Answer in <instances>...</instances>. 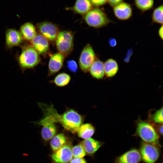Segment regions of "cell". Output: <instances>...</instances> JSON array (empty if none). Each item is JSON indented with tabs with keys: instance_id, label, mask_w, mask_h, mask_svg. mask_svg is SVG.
<instances>
[{
	"instance_id": "6da1fadb",
	"label": "cell",
	"mask_w": 163,
	"mask_h": 163,
	"mask_svg": "<svg viewBox=\"0 0 163 163\" xmlns=\"http://www.w3.org/2000/svg\"><path fill=\"white\" fill-rule=\"evenodd\" d=\"M50 111L56 123H59L66 129L72 133L77 132L82 123L83 118L75 111L70 109L59 114L53 106L51 107Z\"/></svg>"
},
{
	"instance_id": "7a4b0ae2",
	"label": "cell",
	"mask_w": 163,
	"mask_h": 163,
	"mask_svg": "<svg viewBox=\"0 0 163 163\" xmlns=\"http://www.w3.org/2000/svg\"><path fill=\"white\" fill-rule=\"evenodd\" d=\"M41 110L44 113L43 117L39 121L34 123L42 126L41 131L42 137L44 140H48L51 139L56 134V122L54 117L49 111L44 108Z\"/></svg>"
},
{
	"instance_id": "3957f363",
	"label": "cell",
	"mask_w": 163,
	"mask_h": 163,
	"mask_svg": "<svg viewBox=\"0 0 163 163\" xmlns=\"http://www.w3.org/2000/svg\"><path fill=\"white\" fill-rule=\"evenodd\" d=\"M84 18L89 26L96 28L107 25L111 21L104 11L98 8H92L85 14Z\"/></svg>"
},
{
	"instance_id": "277c9868",
	"label": "cell",
	"mask_w": 163,
	"mask_h": 163,
	"mask_svg": "<svg viewBox=\"0 0 163 163\" xmlns=\"http://www.w3.org/2000/svg\"><path fill=\"white\" fill-rule=\"evenodd\" d=\"M39 54L31 46L29 45L23 49L19 58V62L23 69L34 67L40 62Z\"/></svg>"
},
{
	"instance_id": "5b68a950",
	"label": "cell",
	"mask_w": 163,
	"mask_h": 163,
	"mask_svg": "<svg viewBox=\"0 0 163 163\" xmlns=\"http://www.w3.org/2000/svg\"><path fill=\"white\" fill-rule=\"evenodd\" d=\"M73 34L69 31L59 32L56 39V44L59 53L64 56L69 55L73 49Z\"/></svg>"
},
{
	"instance_id": "8992f818",
	"label": "cell",
	"mask_w": 163,
	"mask_h": 163,
	"mask_svg": "<svg viewBox=\"0 0 163 163\" xmlns=\"http://www.w3.org/2000/svg\"><path fill=\"white\" fill-rule=\"evenodd\" d=\"M137 132L145 142L155 145L158 143L159 136L153 126L148 123L143 121L139 122Z\"/></svg>"
},
{
	"instance_id": "52a82bcc",
	"label": "cell",
	"mask_w": 163,
	"mask_h": 163,
	"mask_svg": "<svg viewBox=\"0 0 163 163\" xmlns=\"http://www.w3.org/2000/svg\"><path fill=\"white\" fill-rule=\"evenodd\" d=\"M96 59L95 54L92 47L89 44H87L82 50L79 59V65L81 70L85 72L89 71Z\"/></svg>"
},
{
	"instance_id": "ba28073f",
	"label": "cell",
	"mask_w": 163,
	"mask_h": 163,
	"mask_svg": "<svg viewBox=\"0 0 163 163\" xmlns=\"http://www.w3.org/2000/svg\"><path fill=\"white\" fill-rule=\"evenodd\" d=\"M156 145L143 142L140 148L141 155L143 160L146 163H154L158 159L159 151Z\"/></svg>"
},
{
	"instance_id": "9c48e42d",
	"label": "cell",
	"mask_w": 163,
	"mask_h": 163,
	"mask_svg": "<svg viewBox=\"0 0 163 163\" xmlns=\"http://www.w3.org/2000/svg\"><path fill=\"white\" fill-rule=\"evenodd\" d=\"M38 31L48 40L53 41L59 33L58 29L55 24L48 21H43L37 24Z\"/></svg>"
},
{
	"instance_id": "30bf717a",
	"label": "cell",
	"mask_w": 163,
	"mask_h": 163,
	"mask_svg": "<svg viewBox=\"0 0 163 163\" xmlns=\"http://www.w3.org/2000/svg\"><path fill=\"white\" fill-rule=\"evenodd\" d=\"M52 158L56 163H68L72 159V148L69 145H65L53 154Z\"/></svg>"
},
{
	"instance_id": "8fae6325",
	"label": "cell",
	"mask_w": 163,
	"mask_h": 163,
	"mask_svg": "<svg viewBox=\"0 0 163 163\" xmlns=\"http://www.w3.org/2000/svg\"><path fill=\"white\" fill-rule=\"evenodd\" d=\"M32 46L39 54L45 56L49 49L48 40L40 34L36 35L31 41Z\"/></svg>"
},
{
	"instance_id": "7c38bea8",
	"label": "cell",
	"mask_w": 163,
	"mask_h": 163,
	"mask_svg": "<svg viewBox=\"0 0 163 163\" xmlns=\"http://www.w3.org/2000/svg\"><path fill=\"white\" fill-rule=\"evenodd\" d=\"M113 8V11L115 16L120 20H127L132 15L131 7L126 3L122 2Z\"/></svg>"
},
{
	"instance_id": "4fadbf2b",
	"label": "cell",
	"mask_w": 163,
	"mask_h": 163,
	"mask_svg": "<svg viewBox=\"0 0 163 163\" xmlns=\"http://www.w3.org/2000/svg\"><path fill=\"white\" fill-rule=\"evenodd\" d=\"M64 57L60 53H55L52 55L48 64L49 75L55 74L60 70L63 65Z\"/></svg>"
},
{
	"instance_id": "5bb4252c",
	"label": "cell",
	"mask_w": 163,
	"mask_h": 163,
	"mask_svg": "<svg viewBox=\"0 0 163 163\" xmlns=\"http://www.w3.org/2000/svg\"><path fill=\"white\" fill-rule=\"evenodd\" d=\"M23 37L20 32L14 29H8L6 32V43L11 47L20 45L23 41Z\"/></svg>"
},
{
	"instance_id": "9a60e30c",
	"label": "cell",
	"mask_w": 163,
	"mask_h": 163,
	"mask_svg": "<svg viewBox=\"0 0 163 163\" xmlns=\"http://www.w3.org/2000/svg\"><path fill=\"white\" fill-rule=\"evenodd\" d=\"M142 157L140 152L136 149H133L125 153L116 160V163H138Z\"/></svg>"
},
{
	"instance_id": "2e32d148",
	"label": "cell",
	"mask_w": 163,
	"mask_h": 163,
	"mask_svg": "<svg viewBox=\"0 0 163 163\" xmlns=\"http://www.w3.org/2000/svg\"><path fill=\"white\" fill-rule=\"evenodd\" d=\"M92 5L90 0H76L70 9L76 13L85 15L92 8Z\"/></svg>"
},
{
	"instance_id": "e0dca14e",
	"label": "cell",
	"mask_w": 163,
	"mask_h": 163,
	"mask_svg": "<svg viewBox=\"0 0 163 163\" xmlns=\"http://www.w3.org/2000/svg\"><path fill=\"white\" fill-rule=\"evenodd\" d=\"M89 71L94 78L98 79L102 78L105 75L104 63L100 60L96 59L90 67Z\"/></svg>"
},
{
	"instance_id": "ac0fdd59",
	"label": "cell",
	"mask_w": 163,
	"mask_h": 163,
	"mask_svg": "<svg viewBox=\"0 0 163 163\" xmlns=\"http://www.w3.org/2000/svg\"><path fill=\"white\" fill-rule=\"evenodd\" d=\"M20 33L23 38L31 41L37 35L35 27L30 22H27L22 25L20 28Z\"/></svg>"
},
{
	"instance_id": "d6986e66",
	"label": "cell",
	"mask_w": 163,
	"mask_h": 163,
	"mask_svg": "<svg viewBox=\"0 0 163 163\" xmlns=\"http://www.w3.org/2000/svg\"><path fill=\"white\" fill-rule=\"evenodd\" d=\"M86 153L90 154L94 153L101 146V143L95 139L90 138L84 139L81 143Z\"/></svg>"
},
{
	"instance_id": "ffe728a7",
	"label": "cell",
	"mask_w": 163,
	"mask_h": 163,
	"mask_svg": "<svg viewBox=\"0 0 163 163\" xmlns=\"http://www.w3.org/2000/svg\"><path fill=\"white\" fill-rule=\"evenodd\" d=\"M104 63L105 74L109 77L114 76L117 73L119 66L117 61L110 58L107 60Z\"/></svg>"
},
{
	"instance_id": "44dd1931",
	"label": "cell",
	"mask_w": 163,
	"mask_h": 163,
	"mask_svg": "<svg viewBox=\"0 0 163 163\" xmlns=\"http://www.w3.org/2000/svg\"><path fill=\"white\" fill-rule=\"evenodd\" d=\"M94 132V129L92 125L87 123L81 125L77 133L79 137L87 139L91 138Z\"/></svg>"
},
{
	"instance_id": "7402d4cb",
	"label": "cell",
	"mask_w": 163,
	"mask_h": 163,
	"mask_svg": "<svg viewBox=\"0 0 163 163\" xmlns=\"http://www.w3.org/2000/svg\"><path fill=\"white\" fill-rule=\"evenodd\" d=\"M66 138L63 133H59L54 136L50 141V146L52 150L55 152L60 149L65 145Z\"/></svg>"
},
{
	"instance_id": "603a6c76",
	"label": "cell",
	"mask_w": 163,
	"mask_h": 163,
	"mask_svg": "<svg viewBox=\"0 0 163 163\" xmlns=\"http://www.w3.org/2000/svg\"><path fill=\"white\" fill-rule=\"evenodd\" d=\"M71 79L70 75L67 73H62L58 74L55 78L53 82L57 86L63 87L67 85Z\"/></svg>"
},
{
	"instance_id": "cb8c5ba5",
	"label": "cell",
	"mask_w": 163,
	"mask_h": 163,
	"mask_svg": "<svg viewBox=\"0 0 163 163\" xmlns=\"http://www.w3.org/2000/svg\"><path fill=\"white\" fill-rule=\"evenodd\" d=\"M137 7L142 11H145L150 9L153 5L154 0H135Z\"/></svg>"
},
{
	"instance_id": "d4e9b609",
	"label": "cell",
	"mask_w": 163,
	"mask_h": 163,
	"mask_svg": "<svg viewBox=\"0 0 163 163\" xmlns=\"http://www.w3.org/2000/svg\"><path fill=\"white\" fill-rule=\"evenodd\" d=\"M163 5H161L155 8L152 14L153 22L160 24L163 23Z\"/></svg>"
},
{
	"instance_id": "484cf974",
	"label": "cell",
	"mask_w": 163,
	"mask_h": 163,
	"mask_svg": "<svg viewBox=\"0 0 163 163\" xmlns=\"http://www.w3.org/2000/svg\"><path fill=\"white\" fill-rule=\"evenodd\" d=\"M72 156L74 158H83L86 152L81 144L75 146L72 148Z\"/></svg>"
},
{
	"instance_id": "4316f807",
	"label": "cell",
	"mask_w": 163,
	"mask_h": 163,
	"mask_svg": "<svg viewBox=\"0 0 163 163\" xmlns=\"http://www.w3.org/2000/svg\"><path fill=\"white\" fill-rule=\"evenodd\" d=\"M154 121L158 123L163 122V108L162 107L158 110L155 113L153 117Z\"/></svg>"
},
{
	"instance_id": "83f0119b",
	"label": "cell",
	"mask_w": 163,
	"mask_h": 163,
	"mask_svg": "<svg viewBox=\"0 0 163 163\" xmlns=\"http://www.w3.org/2000/svg\"><path fill=\"white\" fill-rule=\"evenodd\" d=\"M67 66L71 71L75 72L78 69V66L76 62L73 60H70L68 61Z\"/></svg>"
},
{
	"instance_id": "f1b7e54d",
	"label": "cell",
	"mask_w": 163,
	"mask_h": 163,
	"mask_svg": "<svg viewBox=\"0 0 163 163\" xmlns=\"http://www.w3.org/2000/svg\"><path fill=\"white\" fill-rule=\"evenodd\" d=\"M92 5L97 7L101 6L106 4L107 0H90Z\"/></svg>"
},
{
	"instance_id": "f546056e",
	"label": "cell",
	"mask_w": 163,
	"mask_h": 163,
	"mask_svg": "<svg viewBox=\"0 0 163 163\" xmlns=\"http://www.w3.org/2000/svg\"><path fill=\"white\" fill-rule=\"evenodd\" d=\"M123 0H107V2L112 7H114L123 2Z\"/></svg>"
},
{
	"instance_id": "4dcf8cb0",
	"label": "cell",
	"mask_w": 163,
	"mask_h": 163,
	"mask_svg": "<svg viewBox=\"0 0 163 163\" xmlns=\"http://www.w3.org/2000/svg\"><path fill=\"white\" fill-rule=\"evenodd\" d=\"M70 163H87L82 158H74L72 159Z\"/></svg>"
},
{
	"instance_id": "1f68e13d",
	"label": "cell",
	"mask_w": 163,
	"mask_h": 163,
	"mask_svg": "<svg viewBox=\"0 0 163 163\" xmlns=\"http://www.w3.org/2000/svg\"><path fill=\"white\" fill-rule=\"evenodd\" d=\"M109 44L111 47H114L117 44L116 40L113 38L110 39L109 41Z\"/></svg>"
},
{
	"instance_id": "d6a6232c",
	"label": "cell",
	"mask_w": 163,
	"mask_h": 163,
	"mask_svg": "<svg viewBox=\"0 0 163 163\" xmlns=\"http://www.w3.org/2000/svg\"><path fill=\"white\" fill-rule=\"evenodd\" d=\"M163 27L162 24L158 30V34L162 40H163Z\"/></svg>"
},
{
	"instance_id": "836d02e7",
	"label": "cell",
	"mask_w": 163,
	"mask_h": 163,
	"mask_svg": "<svg viewBox=\"0 0 163 163\" xmlns=\"http://www.w3.org/2000/svg\"><path fill=\"white\" fill-rule=\"evenodd\" d=\"M159 132L160 134L162 135L163 134V126L161 125L159 128Z\"/></svg>"
}]
</instances>
